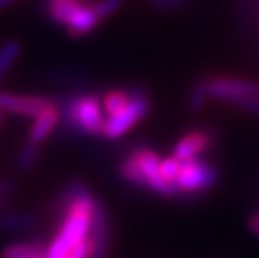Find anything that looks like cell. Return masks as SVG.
<instances>
[{
    "instance_id": "obj_25",
    "label": "cell",
    "mask_w": 259,
    "mask_h": 258,
    "mask_svg": "<svg viewBox=\"0 0 259 258\" xmlns=\"http://www.w3.org/2000/svg\"><path fill=\"white\" fill-rule=\"evenodd\" d=\"M4 116H5V113L0 109V128H2V124H4Z\"/></svg>"
},
{
    "instance_id": "obj_23",
    "label": "cell",
    "mask_w": 259,
    "mask_h": 258,
    "mask_svg": "<svg viewBox=\"0 0 259 258\" xmlns=\"http://www.w3.org/2000/svg\"><path fill=\"white\" fill-rule=\"evenodd\" d=\"M15 2H19V0H0V12L5 9H9L10 5H14Z\"/></svg>"
},
{
    "instance_id": "obj_12",
    "label": "cell",
    "mask_w": 259,
    "mask_h": 258,
    "mask_svg": "<svg viewBox=\"0 0 259 258\" xmlns=\"http://www.w3.org/2000/svg\"><path fill=\"white\" fill-rule=\"evenodd\" d=\"M2 258H38L47 256V245L40 240H27L17 241L9 246H5Z\"/></svg>"
},
{
    "instance_id": "obj_22",
    "label": "cell",
    "mask_w": 259,
    "mask_h": 258,
    "mask_svg": "<svg viewBox=\"0 0 259 258\" xmlns=\"http://www.w3.org/2000/svg\"><path fill=\"white\" fill-rule=\"evenodd\" d=\"M14 191V185L9 179H0V196H9Z\"/></svg>"
},
{
    "instance_id": "obj_20",
    "label": "cell",
    "mask_w": 259,
    "mask_h": 258,
    "mask_svg": "<svg viewBox=\"0 0 259 258\" xmlns=\"http://www.w3.org/2000/svg\"><path fill=\"white\" fill-rule=\"evenodd\" d=\"M234 106H238L239 109H242V111H246V113L252 114V116L259 118V94L242 97V99L236 102Z\"/></svg>"
},
{
    "instance_id": "obj_14",
    "label": "cell",
    "mask_w": 259,
    "mask_h": 258,
    "mask_svg": "<svg viewBox=\"0 0 259 258\" xmlns=\"http://www.w3.org/2000/svg\"><path fill=\"white\" fill-rule=\"evenodd\" d=\"M22 52V46L19 41H7L0 46V82L5 79V76L10 72L14 64Z\"/></svg>"
},
{
    "instance_id": "obj_11",
    "label": "cell",
    "mask_w": 259,
    "mask_h": 258,
    "mask_svg": "<svg viewBox=\"0 0 259 258\" xmlns=\"http://www.w3.org/2000/svg\"><path fill=\"white\" fill-rule=\"evenodd\" d=\"M37 225V215L32 211H10L0 215V232L20 233L32 230Z\"/></svg>"
},
{
    "instance_id": "obj_15",
    "label": "cell",
    "mask_w": 259,
    "mask_h": 258,
    "mask_svg": "<svg viewBox=\"0 0 259 258\" xmlns=\"http://www.w3.org/2000/svg\"><path fill=\"white\" fill-rule=\"evenodd\" d=\"M37 159H38V146L27 141L19 151L17 159H15V166H17L20 173H27L35 166Z\"/></svg>"
},
{
    "instance_id": "obj_1",
    "label": "cell",
    "mask_w": 259,
    "mask_h": 258,
    "mask_svg": "<svg viewBox=\"0 0 259 258\" xmlns=\"http://www.w3.org/2000/svg\"><path fill=\"white\" fill-rule=\"evenodd\" d=\"M102 99L94 94H80L72 99H65L64 106L60 107V118H64L65 126L75 133L89 136H104V116Z\"/></svg>"
},
{
    "instance_id": "obj_19",
    "label": "cell",
    "mask_w": 259,
    "mask_h": 258,
    "mask_svg": "<svg viewBox=\"0 0 259 258\" xmlns=\"http://www.w3.org/2000/svg\"><path fill=\"white\" fill-rule=\"evenodd\" d=\"M151 5L154 10L164 14L179 12L187 7V0H151Z\"/></svg>"
},
{
    "instance_id": "obj_18",
    "label": "cell",
    "mask_w": 259,
    "mask_h": 258,
    "mask_svg": "<svg viewBox=\"0 0 259 258\" xmlns=\"http://www.w3.org/2000/svg\"><path fill=\"white\" fill-rule=\"evenodd\" d=\"M122 4H124V0H99V2L92 5V9H94V12L97 14V17L104 20V19H107L109 15L117 12V10L122 7Z\"/></svg>"
},
{
    "instance_id": "obj_10",
    "label": "cell",
    "mask_w": 259,
    "mask_h": 258,
    "mask_svg": "<svg viewBox=\"0 0 259 258\" xmlns=\"http://www.w3.org/2000/svg\"><path fill=\"white\" fill-rule=\"evenodd\" d=\"M59 121H60V107L57 104H51L46 111L38 114L37 118H34V124L30 126L29 139L27 141L40 146L52 134V131L57 128Z\"/></svg>"
},
{
    "instance_id": "obj_4",
    "label": "cell",
    "mask_w": 259,
    "mask_h": 258,
    "mask_svg": "<svg viewBox=\"0 0 259 258\" xmlns=\"http://www.w3.org/2000/svg\"><path fill=\"white\" fill-rule=\"evenodd\" d=\"M132 155L139 163L142 178H144V188L154 191L156 195L167 196V198H174V196L181 195L178 186L162 178L161 169H159L161 159H159L156 151L149 150V148H136Z\"/></svg>"
},
{
    "instance_id": "obj_16",
    "label": "cell",
    "mask_w": 259,
    "mask_h": 258,
    "mask_svg": "<svg viewBox=\"0 0 259 258\" xmlns=\"http://www.w3.org/2000/svg\"><path fill=\"white\" fill-rule=\"evenodd\" d=\"M131 99V94L129 91H124V89H114L111 92H107L102 99V106H104V111H106L107 116H112V114L119 113L125 104L129 102Z\"/></svg>"
},
{
    "instance_id": "obj_21",
    "label": "cell",
    "mask_w": 259,
    "mask_h": 258,
    "mask_svg": "<svg viewBox=\"0 0 259 258\" xmlns=\"http://www.w3.org/2000/svg\"><path fill=\"white\" fill-rule=\"evenodd\" d=\"M92 255V243H91V238H85L82 243H79L75 248L70 251L69 255H65L62 258H91Z\"/></svg>"
},
{
    "instance_id": "obj_3",
    "label": "cell",
    "mask_w": 259,
    "mask_h": 258,
    "mask_svg": "<svg viewBox=\"0 0 259 258\" xmlns=\"http://www.w3.org/2000/svg\"><path fill=\"white\" fill-rule=\"evenodd\" d=\"M219 169L214 164L202 161L201 158L181 161L179 174L176 178V186L181 195L204 193L219 183Z\"/></svg>"
},
{
    "instance_id": "obj_6",
    "label": "cell",
    "mask_w": 259,
    "mask_h": 258,
    "mask_svg": "<svg viewBox=\"0 0 259 258\" xmlns=\"http://www.w3.org/2000/svg\"><path fill=\"white\" fill-rule=\"evenodd\" d=\"M89 238L92 243L91 258H109L111 253V222L106 206L96 201L91 213V232Z\"/></svg>"
},
{
    "instance_id": "obj_27",
    "label": "cell",
    "mask_w": 259,
    "mask_h": 258,
    "mask_svg": "<svg viewBox=\"0 0 259 258\" xmlns=\"http://www.w3.org/2000/svg\"><path fill=\"white\" fill-rule=\"evenodd\" d=\"M223 258H231V256H223Z\"/></svg>"
},
{
    "instance_id": "obj_26",
    "label": "cell",
    "mask_w": 259,
    "mask_h": 258,
    "mask_svg": "<svg viewBox=\"0 0 259 258\" xmlns=\"http://www.w3.org/2000/svg\"><path fill=\"white\" fill-rule=\"evenodd\" d=\"M38 258H47V256H38Z\"/></svg>"
},
{
    "instance_id": "obj_13",
    "label": "cell",
    "mask_w": 259,
    "mask_h": 258,
    "mask_svg": "<svg viewBox=\"0 0 259 258\" xmlns=\"http://www.w3.org/2000/svg\"><path fill=\"white\" fill-rule=\"evenodd\" d=\"M209 78H199L191 87L189 97H187V107L192 114L202 113L207 106V101L211 94H209Z\"/></svg>"
},
{
    "instance_id": "obj_24",
    "label": "cell",
    "mask_w": 259,
    "mask_h": 258,
    "mask_svg": "<svg viewBox=\"0 0 259 258\" xmlns=\"http://www.w3.org/2000/svg\"><path fill=\"white\" fill-rule=\"evenodd\" d=\"M9 205V196H0V210H4Z\"/></svg>"
},
{
    "instance_id": "obj_5",
    "label": "cell",
    "mask_w": 259,
    "mask_h": 258,
    "mask_svg": "<svg viewBox=\"0 0 259 258\" xmlns=\"http://www.w3.org/2000/svg\"><path fill=\"white\" fill-rule=\"evenodd\" d=\"M209 94L218 101L234 104L241 101L242 97L259 94V82L239 78H226V76H218V78H209Z\"/></svg>"
},
{
    "instance_id": "obj_9",
    "label": "cell",
    "mask_w": 259,
    "mask_h": 258,
    "mask_svg": "<svg viewBox=\"0 0 259 258\" xmlns=\"http://www.w3.org/2000/svg\"><path fill=\"white\" fill-rule=\"evenodd\" d=\"M101 22L102 20L94 12L92 5L89 7V5L77 2L75 7L72 9V12H70V15L67 17V20L64 22V27L72 37H84V35H89Z\"/></svg>"
},
{
    "instance_id": "obj_2",
    "label": "cell",
    "mask_w": 259,
    "mask_h": 258,
    "mask_svg": "<svg viewBox=\"0 0 259 258\" xmlns=\"http://www.w3.org/2000/svg\"><path fill=\"white\" fill-rule=\"evenodd\" d=\"M131 99L119 113L107 116L106 126H104V138L119 139L129 133V131L141 123L142 119L149 116L152 109L151 99L144 87L136 86L129 89Z\"/></svg>"
},
{
    "instance_id": "obj_17",
    "label": "cell",
    "mask_w": 259,
    "mask_h": 258,
    "mask_svg": "<svg viewBox=\"0 0 259 258\" xmlns=\"http://www.w3.org/2000/svg\"><path fill=\"white\" fill-rule=\"evenodd\" d=\"M179 168H181V161L174 156L161 159V164H159L162 178L174 185H176V178H178V174H179Z\"/></svg>"
},
{
    "instance_id": "obj_7",
    "label": "cell",
    "mask_w": 259,
    "mask_h": 258,
    "mask_svg": "<svg viewBox=\"0 0 259 258\" xmlns=\"http://www.w3.org/2000/svg\"><path fill=\"white\" fill-rule=\"evenodd\" d=\"M51 104L54 102L42 96H29V94L0 91V109L4 113L17 114V116H24V118H37Z\"/></svg>"
},
{
    "instance_id": "obj_8",
    "label": "cell",
    "mask_w": 259,
    "mask_h": 258,
    "mask_svg": "<svg viewBox=\"0 0 259 258\" xmlns=\"http://www.w3.org/2000/svg\"><path fill=\"white\" fill-rule=\"evenodd\" d=\"M214 141V134L209 129H194L186 133L172 148V156L179 161L199 158L211 148Z\"/></svg>"
}]
</instances>
